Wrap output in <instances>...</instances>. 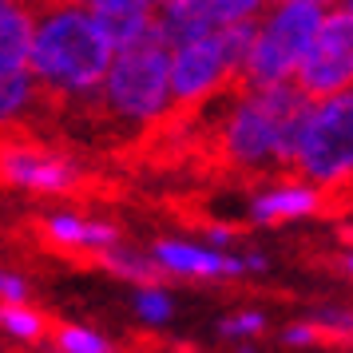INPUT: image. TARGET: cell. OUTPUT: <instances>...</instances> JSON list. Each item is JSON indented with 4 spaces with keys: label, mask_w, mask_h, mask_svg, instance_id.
<instances>
[{
    "label": "cell",
    "mask_w": 353,
    "mask_h": 353,
    "mask_svg": "<svg viewBox=\"0 0 353 353\" xmlns=\"http://www.w3.org/2000/svg\"><path fill=\"white\" fill-rule=\"evenodd\" d=\"M119 44L88 8V0H40L36 4L32 68L40 96L92 99L108 80Z\"/></svg>",
    "instance_id": "1"
},
{
    "label": "cell",
    "mask_w": 353,
    "mask_h": 353,
    "mask_svg": "<svg viewBox=\"0 0 353 353\" xmlns=\"http://www.w3.org/2000/svg\"><path fill=\"white\" fill-rule=\"evenodd\" d=\"M239 92L242 96L230 103V112L214 131L223 163L254 175L294 167L305 119L314 112V96L298 80L239 88Z\"/></svg>",
    "instance_id": "2"
},
{
    "label": "cell",
    "mask_w": 353,
    "mask_h": 353,
    "mask_svg": "<svg viewBox=\"0 0 353 353\" xmlns=\"http://www.w3.org/2000/svg\"><path fill=\"white\" fill-rule=\"evenodd\" d=\"M171 52L175 44L163 36L155 24L131 44H119L108 80L99 83L96 112L112 115L119 123L143 128V123H159L163 115L175 108V92H171Z\"/></svg>",
    "instance_id": "3"
},
{
    "label": "cell",
    "mask_w": 353,
    "mask_h": 353,
    "mask_svg": "<svg viewBox=\"0 0 353 353\" xmlns=\"http://www.w3.org/2000/svg\"><path fill=\"white\" fill-rule=\"evenodd\" d=\"M321 20H325V12L318 0H278V8L258 24L254 48L242 68L239 88L298 80V68H302L310 44L318 40Z\"/></svg>",
    "instance_id": "4"
},
{
    "label": "cell",
    "mask_w": 353,
    "mask_h": 353,
    "mask_svg": "<svg viewBox=\"0 0 353 353\" xmlns=\"http://www.w3.org/2000/svg\"><path fill=\"white\" fill-rule=\"evenodd\" d=\"M294 171L321 191H337L353 179V88L314 99Z\"/></svg>",
    "instance_id": "5"
},
{
    "label": "cell",
    "mask_w": 353,
    "mask_h": 353,
    "mask_svg": "<svg viewBox=\"0 0 353 353\" xmlns=\"http://www.w3.org/2000/svg\"><path fill=\"white\" fill-rule=\"evenodd\" d=\"M0 175L20 194H40V199H64V194L83 191V167L72 155L48 147L44 139H8L0 155Z\"/></svg>",
    "instance_id": "6"
},
{
    "label": "cell",
    "mask_w": 353,
    "mask_h": 353,
    "mask_svg": "<svg viewBox=\"0 0 353 353\" xmlns=\"http://www.w3.org/2000/svg\"><path fill=\"white\" fill-rule=\"evenodd\" d=\"M226 83L239 88V72L230 68L219 28L199 40H183L171 52V92L175 108H203V99L223 92Z\"/></svg>",
    "instance_id": "7"
},
{
    "label": "cell",
    "mask_w": 353,
    "mask_h": 353,
    "mask_svg": "<svg viewBox=\"0 0 353 353\" xmlns=\"http://www.w3.org/2000/svg\"><path fill=\"white\" fill-rule=\"evenodd\" d=\"M298 83L314 99L353 88V8H337L321 20L318 40L310 44L298 68Z\"/></svg>",
    "instance_id": "8"
},
{
    "label": "cell",
    "mask_w": 353,
    "mask_h": 353,
    "mask_svg": "<svg viewBox=\"0 0 353 353\" xmlns=\"http://www.w3.org/2000/svg\"><path fill=\"white\" fill-rule=\"evenodd\" d=\"M151 254L159 258L163 274H175V278H234V274L266 270V258L262 254H223L210 242L194 246V242L163 239L151 246Z\"/></svg>",
    "instance_id": "9"
},
{
    "label": "cell",
    "mask_w": 353,
    "mask_h": 353,
    "mask_svg": "<svg viewBox=\"0 0 353 353\" xmlns=\"http://www.w3.org/2000/svg\"><path fill=\"white\" fill-rule=\"evenodd\" d=\"M40 242H48L52 250H64V254H92L99 258L103 250L119 246V230L112 223H99V219H80V214H68V210H56V214H44L40 223Z\"/></svg>",
    "instance_id": "10"
},
{
    "label": "cell",
    "mask_w": 353,
    "mask_h": 353,
    "mask_svg": "<svg viewBox=\"0 0 353 353\" xmlns=\"http://www.w3.org/2000/svg\"><path fill=\"white\" fill-rule=\"evenodd\" d=\"M325 203V191L310 179H282L270 183L262 194H254L250 203V223L254 226H278V223H294V219H310L318 214Z\"/></svg>",
    "instance_id": "11"
},
{
    "label": "cell",
    "mask_w": 353,
    "mask_h": 353,
    "mask_svg": "<svg viewBox=\"0 0 353 353\" xmlns=\"http://www.w3.org/2000/svg\"><path fill=\"white\" fill-rule=\"evenodd\" d=\"M155 4L159 0H88L99 24L112 32L115 44H131L155 28Z\"/></svg>",
    "instance_id": "12"
},
{
    "label": "cell",
    "mask_w": 353,
    "mask_h": 353,
    "mask_svg": "<svg viewBox=\"0 0 353 353\" xmlns=\"http://www.w3.org/2000/svg\"><path fill=\"white\" fill-rule=\"evenodd\" d=\"M155 24L163 28V36L171 44L199 40V36H207L219 28V20H214L207 0H159L155 4Z\"/></svg>",
    "instance_id": "13"
},
{
    "label": "cell",
    "mask_w": 353,
    "mask_h": 353,
    "mask_svg": "<svg viewBox=\"0 0 353 353\" xmlns=\"http://www.w3.org/2000/svg\"><path fill=\"white\" fill-rule=\"evenodd\" d=\"M0 330L20 341V345H36V341H44L48 337V318L32 310L28 302H4L0 310Z\"/></svg>",
    "instance_id": "14"
},
{
    "label": "cell",
    "mask_w": 353,
    "mask_h": 353,
    "mask_svg": "<svg viewBox=\"0 0 353 353\" xmlns=\"http://www.w3.org/2000/svg\"><path fill=\"white\" fill-rule=\"evenodd\" d=\"M96 262L108 266L112 274H119V278H128V282H155L163 274L155 254H139V250H128V246H112V250H103Z\"/></svg>",
    "instance_id": "15"
},
{
    "label": "cell",
    "mask_w": 353,
    "mask_h": 353,
    "mask_svg": "<svg viewBox=\"0 0 353 353\" xmlns=\"http://www.w3.org/2000/svg\"><path fill=\"white\" fill-rule=\"evenodd\" d=\"M52 345H56V350H64V353H108V350H115L103 334L83 330V325H60L56 337H52Z\"/></svg>",
    "instance_id": "16"
},
{
    "label": "cell",
    "mask_w": 353,
    "mask_h": 353,
    "mask_svg": "<svg viewBox=\"0 0 353 353\" xmlns=\"http://www.w3.org/2000/svg\"><path fill=\"white\" fill-rule=\"evenodd\" d=\"M131 305H135V314L143 321H151V325H159V321H167L171 314H175V302H171V294L159 286H139L135 290V298H131Z\"/></svg>",
    "instance_id": "17"
},
{
    "label": "cell",
    "mask_w": 353,
    "mask_h": 353,
    "mask_svg": "<svg viewBox=\"0 0 353 353\" xmlns=\"http://www.w3.org/2000/svg\"><path fill=\"white\" fill-rule=\"evenodd\" d=\"M318 325L321 341H337V345H353V310H318L310 314Z\"/></svg>",
    "instance_id": "18"
},
{
    "label": "cell",
    "mask_w": 353,
    "mask_h": 353,
    "mask_svg": "<svg viewBox=\"0 0 353 353\" xmlns=\"http://www.w3.org/2000/svg\"><path fill=\"white\" fill-rule=\"evenodd\" d=\"M258 334H266V314H258V310H242V314H230L219 321V337H226V341H242V337Z\"/></svg>",
    "instance_id": "19"
},
{
    "label": "cell",
    "mask_w": 353,
    "mask_h": 353,
    "mask_svg": "<svg viewBox=\"0 0 353 353\" xmlns=\"http://www.w3.org/2000/svg\"><path fill=\"white\" fill-rule=\"evenodd\" d=\"M207 4L219 24H234V20H254L266 0H207Z\"/></svg>",
    "instance_id": "20"
},
{
    "label": "cell",
    "mask_w": 353,
    "mask_h": 353,
    "mask_svg": "<svg viewBox=\"0 0 353 353\" xmlns=\"http://www.w3.org/2000/svg\"><path fill=\"white\" fill-rule=\"evenodd\" d=\"M282 341H286V345H294V350H298V345H302V350H305V345H325L314 321H302V325H286V330H282Z\"/></svg>",
    "instance_id": "21"
},
{
    "label": "cell",
    "mask_w": 353,
    "mask_h": 353,
    "mask_svg": "<svg viewBox=\"0 0 353 353\" xmlns=\"http://www.w3.org/2000/svg\"><path fill=\"white\" fill-rule=\"evenodd\" d=\"M0 298L4 302H28V286H24V278L12 270H4L0 274Z\"/></svg>",
    "instance_id": "22"
},
{
    "label": "cell",
    "mask_w": 353,
    "mask_h": 353,
    "mask_svg": "<svg viewBox=\"0 0 353 353\" xmlns=\"http://www.w3.org/2000/svg\"><path fill=\"white\" fill-rule=\"evenodd\" d=\"M234 239H239V234H234L230 226H210V230H207V242H210V246H219V250H223V246H230Z\"/></svg>",
    "instance_id": "23"
},
{
    "label": "cell",
    "mask_w": 353,
    "mask_h": 353,
    "mask_svg": "<svg viewBox=\"0 0 353 353\" xmlns=\"http://www.w3.org/2000/svg\"><path fill=\"white\" fill-rule=\"evenodd\" d=\"M24 4H32V8H36V0H24Z\"/></svg>",
    "instance_id": "24"
},
{
    "label": "cell",
    "mask_w": 353,
    "mask_h": 353,
    "mask_svg": "<svg viewBox=\"0 0 353 353\" xmlns=\"http://www.w3.org/2000/svg\"><path fill=\"white\" fill-rule=\"evenodd\" d=\"M345 8H353V0H345Z\"/></svg>",
    "instance_id": "25"
},
{
    "label": "cell",
    "mask_w": 353,
    "mask_h": 353,
    "mask_svg": "<svg viewBox=\"0 0 353 353\" xmlns=\"http://www.w3.org/2000/svg\"><path fill=\"white\" fill-rule=\"evenodd\" d=\"M318 4H325V0H318Z\"/></svg>",
    "instance_id": "26"
}]
</instances>
